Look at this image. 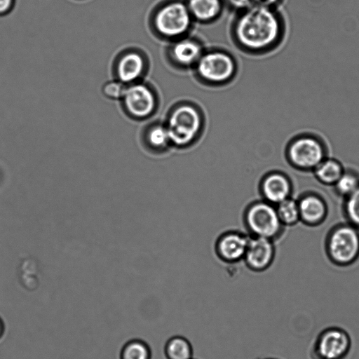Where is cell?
I'll list each match as a JSON object with an SVG mask.
<instances>
[{"instance_id":"10","label":"cell","mask_w":359,"mask_h":359,"mask_svg":"<svg viewBox=\"0 0 359 359\" xmlns=\"http://www.w3.org/2000/svg\"><path fill=\"white\" fill-rule=\"evenodd\" d=\"M204 51L202 43L197 39L187 35L171 41L166 53L172 65L187 69L194 67Z\"/></svg>"},{"instance_id":"20","label":"cell","mask_w":359,"mask_h":359,"mask_svg":"<svg viewBox=\"0 0 359 359\" xmlns=\"http://www.w3.org/2000/svg\"><path fill=\"white\" fill-rule=\"evenodd\" d=\"M278 217L284 226H290L300 222L297 199L292 196L276 205Z\"/></svg>"},{"instance_id":"13","label":"cell","mask_w":359,"mask_h":359,"mask_svg":"<svg viewBox=\"0 0 359 359\" xmlns=\"http://www.w3.org/2000/svg\"><path fill=\"white\" fill-rule=\"evenodd\" d=\"M250 237L239 231H231L222 234L217 241V256L227 263L243 259Z\"/></svg>"},{"instance_id":"8","label":"cell","mask_w":359,"mask_h":359,"mask_svg":"<svg viewBox=\"0 0 359 359\" xmlns=\"http://www.w3.org/2000/svg\"><path fill=\"white\" fill-rule=\"evenodd\" d=\"M352 341L348 332L337 326L323 329L317 335L310 351L311 359H346Z\"/></svg>"},{"instance_id":"28","label":"cell","mask_w":359,"mask_h":359,"mask_svg":"<svg viewBox=\"0 0 359 359\" xmlns=\"http://www.w3.org/2000/svg\"><path fill=\"white\" fill-rule=\"evenodd\" d=\"M6 331V326L3 319L0 317V339L4 337Z\"/></svg>"},{"instance_id":"7","label":"cell","mask_w":359,"mask_h":359,"mask_svg":"<svg viewBox=\"0 0 359 359\" xmlns=\"http://www.w3.org/2000/svg\"><path fill=\"white\" fill-rule=\"evenodd\" d=\"M244 223L252 237L273 241L283 232L276 205L264 200L254 201L246 208Z\"/></svg>"},{"instance_id":"16","label":"cell","mask_w":359,"mask_h":359,"mask_svg":"<svg viewBox=\"0 0 359 359\" xmlns=\"http://www.w3.org/2000/svg\"><path fill=\"white\" fill-rule=\"evenodd\" d=\"M194 21L210 23L222 13V0H185Z\"/></svg>"},{"instance_id":"26","label":"cell","mask_w":359,"mask_h":359,"mask_svg":"<svg viewBox=\"0 0 359 359\" xmlns=\"http://www.w3.org/2000/svg\"><path fill=\"white\" fill-rule=\"evenodd\" d=\"M233 6L241 10L253 5V0H228Z\"/></svg>"},{"instance_id":"25","label":"cell","mask_w":359,"mask_h":359,"mask_svg":"<svg viewBox=\"0 0 359 359\" xmlns=\"http://www.w3.org/2000/svg\"><path fill=\"white\" fill-rule=\"evenodd\" d=\"M13 4L14 0H0V15L8 13Z\"/></svg>"},{"instance_id":"4","label":"cell","mask_w":359,"mask_h":359,"mask_svg":"<svg viewBox=\"0 0 359 359\" xmlns=\"http://www.w3.org/2000/svg\"><path fill=\"white\" fill-rule=\"evenodd\" d=\"M198 80L211 86L228 84L235 77L238 65L233 56L222 49L203 52L194 67Z\"/></svg>"},{"instance_id":"23","label":"cell","mask_w":359,"mask_h":359,"mask_svg":"<svg viewBox=\"0 0 359 359\" xmlns=\"http://www.w3.org/2000/svg\"><path fill=\"white\" fill-rule=\"evenodd\" d=\"M342 209L347 222L359 229V187L344 198Z\"/></svg>"},{"instance_id":"12","label":"cell","mask_w":359,"mask_h":359,"mask_svg":"<svg viewBox=\"0 0 359 359\" xmlns=\"http://www.w3.org/2000/svg\"><path fill=\"white\" fill-rule=\"evenodd\" d=\"M263 200L276 205L291 197L293 187L290 177L280 171L266 174L259 184Z\"/></svg>"},{"instance_id":"9","label":"cell","mask_w":359,"mask_h":359,"mask_svg":"<svg viewBox=\"0 0 359 359\" xmlns=\"http://www.w3.org/2000/svg\"><path fill=\"white\" fill-rule=\"evenodd\" d=\"M123 100L128 112L140 119L151 116L155 112L158 104L153 89L142 83L128 86Z\"/></svg>"},{"instance_id":"11","label":"cell","mask_w":359,"mask_h":359,"mask_svg":"<svg viewBox=\"0 0 359 359\" xmlns=\"http://www.w3.org/2000/svg\"><path fill=\"white\" fill-rule=\"evenodd\" d=\"M275 253V246L272 240L251 236L243 260L252 271H263L273 263Z\"/></svg>"},{"instance_id":"19","label":"cell","mask_w":359,"mask_h":359,"mask_svg":"<svg viewBox=\"0 0 359 359\" xmlns=\"http://www.w3.org/2000/svg\"><path fill=\"white\" fill-rule=\"evenodd\" d=\"M165 353L168 359H192V347L190 342L180 336L169 339L165 346Z\"/></svg>"},{"instance_id":"14","label":"cell","mask_w":359,"mask_h":359,"mask_svg":"<svg viewBox=\"0 0 359 359\" xmlns=\"http://www.w3.org/2000/svg\"><path fill=\"white\" fill-rule=\"evenodd\" d=\"M300 222L309 226H317L325 222L328 215L325 200L314 192L302 194L298 199Z\"/></svg>"},{"instance_id":"21","label":"cell","mask_w":359,"mask_h":359,"mask_svg":"<svg viewBox=\"0 0 359 359\" xmlns=\"http://www.w3.org/2000/svg\"><path fill=\"white\" fill-rule=\"evenodd\" d=\"M151 351L148 344L139 339L126 341L119 352V359H150Z\"/></svg>"},{"instance_id":"6","label":"cell","mask_w":359,"mask_h":359,"mask_svg":"<svg viewBox=\"0 0 359 359\" xmlns=\"http://www.w3.org/2000/svg\"><path fill=\"white\" fill-rule=\"evenodd\" d=\"M325 252L336 266L353 264L359 258V229L348 222L336 225L327 236Z\"/></svg>"},{"instance_id":"29","label":"cell","mask_w":359,"mask_h":359,"mask_svg":"<svg viewBox=\"0 0 359 359\" xmlns=\"http://www.w3.org/2000/svg\"><path fill=\"white\" fill-rule=\"evenodd\" d=\"M262 359H275V358H262Z\"/></svg>"},{"instance_id":"27","label":"cell","mask_w":359,"mask_h":359,"mask_svg":"<svg viewBox=\"0 0 359 359\" xmlns=\"http://www.w3.org/2000/svg\"><path fill=\"white\" fill-rule=\"evenodd\" d=\"M282 0H253V5L276 8Z\"/></svg>"},{"instance_id":"1","label":"cell","mask_w":359,"mask_h":359,"mask_svg":"<svg viewBox=\"0 0 359 359\" xmlns=\"http://www.w3.org/2000/svg\"><path fill=\"white\" fill-rule=\"evenodd\" d=\"M231 32L239 49L246 53L264 54L281 44L286 25L276 8L252 5L241 10L233 21Z\"/></svg>"},{"instance_id":"5","label":"cell","mask_w":359,"mask_h":359,"mask_svg":"<svg viewBox=\"0 0 359 359\" xmlns=\"http://www.w3.org/2000/svg\"><path fill=\"white\" fill-rule=\"evenodd\" d=\"M288 163L294 168L303 172H312L327 157V148L318 135L302 133L292 137L285 149Z\"/></svg>"},{"instance_id":"22","label":"cell","mask_w":359,"mask_h":359,"mask_svg":"<svg viewBox=\"0 0 359 359\" xmlns=\"http://www.w3.org/2000/svg\"><path fill=\"white\" fill-rule=\"evenodd\" d=\"M358 187L359 174L351 169H345L333 186L337 194L343 198L352 194Z\"/></svg>"},{"instance_id":"17","label":"cell","mask_w":359,"mask_h":359,"mask_svg":"<svg viewBox=\"0 0 359 359\" xmlns=\"http://www.w3.org/2000/svg\"><path fill=\"white\" fill-rule=\"evenodd\" d=\"M344 170L345 168L339 161L327 156L312 172L320 184L333 187Z\"/></svg>"},{"instance_id":"18","label":"cell","mask_w":359,"mask_h":359,"mask_svg":"<svg viewBox=\"0 0 359 359\" xmlns=\"http://www.w3.org/2000/svg\"><path fill=\"white\" fill-rule=\"evenodd\" d=\"M145 142L151 150L157 153L164 152L172 147L164 123L150 126L145 134Z\"/></svg>"},{"instance_id":"3","label":"cell","mask_w":359,"mask_h":359,"mask_svg":"<svg viewBox=\"0 0 359 359\" xmlns=\"http://www.w3.org/2000/svg\"><path fill=\"white\" fill-rule=\"evenodd\" d=\"M194 22L185 0H165L151 16L156 35L170 42L187 36Z\"/></svg>"},{"instance_id":"2","label":"cell","mask_w":359,"mask_h":359,"mask_svg":"<svg viewBox=\"0 0 359 359\" xmlns=\"http://www.w3.org/2000/svg\"><path fill=\"white\" fill-rule=\"evenodd\" d=\"M164 124L171 146L186 149L199 139L204 128L205 118L194 104L182 102L174 105L169 111Z\"/></svg>"},{"instance_id":"24","label":"cell","mask_w":359,"mask_h":359,"mask_svg":"<svg viewBox=\"0 0 359 359\" xmlns=\"http://www.w3.org/2000/svg\"><path fill=\"white\" fill-rule=\"evenodd\" d=\"M127 86V84L120 80L111 81L104 85L103 93L106 97L110 99H123Z\"/></svg>"},{"instance_id":"15","label":"cell","mask_w":359,"mask_h":359,"mask_svg":"<svg viewBox=\"0 0 359 359\" xmlns=\"http://www.w3.org/2000/svg\"><path fill=\"white\" fill-rule=\"evenodd\" d=\"M146 69V61L143 55L131 51L123 55L117 66V74L121 81L133 84L143 75Z\"/></svg>"}]
</instances>
